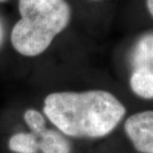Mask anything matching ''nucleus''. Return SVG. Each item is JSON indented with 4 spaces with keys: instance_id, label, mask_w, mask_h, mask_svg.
<instances>
[{
    "instance_id": "1",
    "label": "nucleus",
    "mask_w": 153,
    "mask_h": 153,
    "mask_svg": "<svg viewBox=\"0 0 153 153\" xmlns=\"http://www.w3.org/2000/svg\"><path fill=\"white\" fill-rule=\"evenodd\" d=\"M44 112L66 135L97 138L108 135L117 126L125 114V108L106 91H60L46 97Z\"/></svg>"
},
{
    "instance_id": "2",
    "label": "nucleus",
    "mask_w": 153,
    "mask_h": 153,
    "mask_svg": "<svg viewBox=\"0 0 153 153\" xmlns=\"http://www.w3.org/2000/svg\"><path fill=\"white\" fill-rule=\"evenodd\" d=\"M20 20L11 32V43L18 53L35 57L47 50L55 37L72 19L66 0H19Z\"/></svg>"
},
{
    "instance_id": "3",
    "label": "nucleus",
    "mask_w": 153,
    "mask_h": 153,
    "mask_svg": "<svg viewBox=\"0 0 153 153\" xmlns=\"http://www.w3.org/2000/svg\"><path fill=\"white\" fill-rule=\"evenodd\" d=\"M124 130L136 150L153 153V111L129 116L124 123Z\"/></svg>"
},
{
    "instance_id": "4",
    "label": "nucleus",
    "mask_w": 153,
    "mask_h": 153,
    "mask_svg": "<svg viewBox=\"0 0 153 153\" xmlns=\"http://www.w3.org/2000/svg\"><path fill=\"white\" fill-rule=\"evenodd\" d=\"M129 85L136 96L145 100L153 99V70L148 67H135Z\"/></svg>"
},
{
    "instance_id": "5",
    "label": "nucleus",
    "mask_w": 153,
    "mask_h": 153,
    "mask_svg": "<svg viewBox=\"0 0 153 153\" xmlns=\"http://www.w3.org/2000/svg\"><path fill=\"white\" fill-rule=\"evenodd\" d=\"M131 62L135 67H148L153 70V32L145 33L137 39L131 52Z\"/></svg>"
},
{
    "instance_id": "6",
    "label": "nucleus",
    "mask_w": 153,
    "mask_h": 153,
    "mask_svg": "<svg viewBox=\"0 0 153 153\" xmlns=\"http://www.w3.org/2000/svg\"><path fill=\"white\" fill-rule=\"evenodd\" d=\"M39 149L43 153H70L71 147L66 138L54 130H47L39 135Z\"/></svg>"
},
{
    "instance_id": "7",
    "label": "nucleus",
    "mask_w": 153,
    "mask_h": 153,
    "mask_svg": "<svg viewBox=\"0 0 153 153\" xmlns=\"http://www.w3.org/2000/svg\"><path fill=\"white\" fill-rule=\"evenodd\" d=\"M9 148L17 153H35L39 149L38 137L34 133H16L9 139Z\"/></svg>"
},
{
    "instance_id": "8",
    "label": "nucleus",
    "mask_w": 153,
    "mask_h": 153,
    "mask_svg": "<svg viewBox=\"0 0 153 153\" xmlns=\"http://www.w3.org/2000/svg\"><path fill=\"white\" fill-rule=\"evenodd\" d=\"M24 119H25L27 125L32 130V133L39 136L43 131L46 130L45 118L39 111L35 109H28L24 114Z\"/></svg>"
},
{
    "instance_id": "9",
    "label": "nucleus",
    "mask_w": 153,
    "mask_h": 153,
    "mask_svg": "<svg viewBox=\"0 0 153 153\" xmlns=\"http://www.w3.org/2000/svg\"><path fill=\"white\" fill-rule=\"evenodd\" d=\"M142 7L146 17L153 22V0H142Z\"/></svg>"
},
{
    "instance_id": "10",
    "label": "nucleus",
    "mask_w": 153,
    "mask_h": 153,
    "mask_svg": "<svg viewBox=\"0 0 153 153\" xmlns=\"http://www.w3.org/2000/svg\"><path fill=\"white\" fill-rule=\"evenodd\" d=\"M2 36H3L2 28H1V26H0V44H1V42H2Z\"/></svg>"
},
{
    "instance_id": "11",
    "label": "nucleus",
    "mask_w": 153,
    "mask_h": 153,
    "mask_svg": "<svg viewBox=\"0 0 153 153\" xmlns=\"http://www.w3.org/2000/svg\"><path fill=\"white\" fill-rule=\"evenodd\" d=\"M91 1H100V0H91Z\"/></svg>"
},
{
    "instance_id": "12",
    "label": "nucleus",
    "mask_w": 153,
    "mask_h": 153,
    "mask_svg": "<svg viewBox=\"0 0 153 153\" xmlns=\"http://www.w3.org/2000/svg\"><path fill=\"white\" fill-rule=\"evenodd\" d=\"M2 1H5V0H0V2H2Z\"/></svg>"
}]
</instances>
